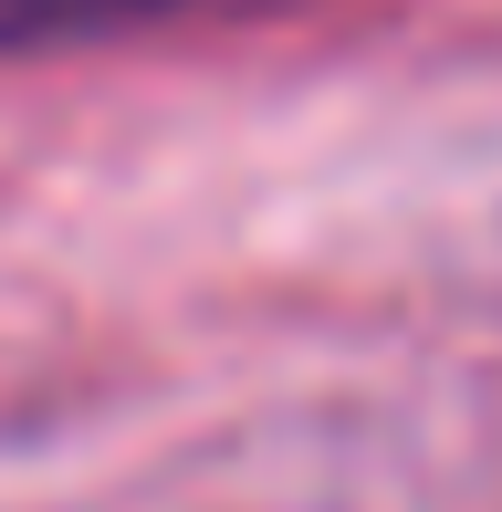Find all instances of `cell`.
Segmentation results:
<instances>
[{
  "mask_svg": "<svg viewBox=\"0 0 502 512\" xmlns=\"http://www.w3.org/2000/svg\"><path fill=\"white\" fill-rule=\"evenodd\" d=\"M126 11V0H0V32H63V21H95Z\"/></svg>",
  "mask_w": 502,
  "mask_h": 512,
  "instance_id": "6da1fadb",
  "label": "cell"
}]
</instances>
